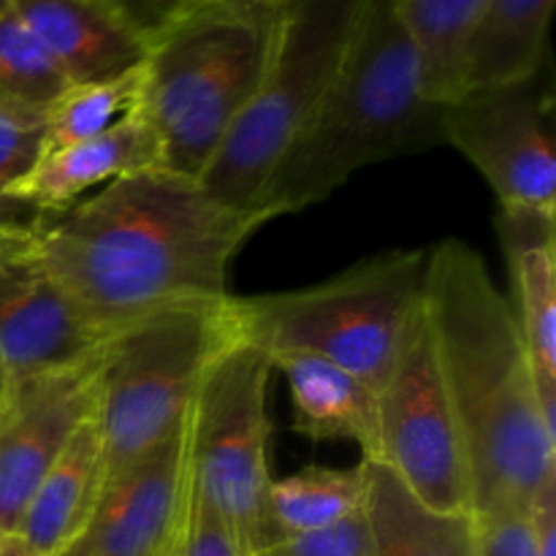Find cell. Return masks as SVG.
<instances>
[{"label":"cell","mask_w":556,"mask_h":556,"mask_svg":"<svg viewBox=\"0 0 556 556\" xmlns=\"http://www.w3.org/2000/svg\"><path fill=\"white\" fill-rule=\"evenodd\" d=\"M554 0H486L465 43L462 92L530 79L548 63Z\"/></svg>","instance_id":"obj_19"},{"label":"cell","mask_w":556,"mask_h":556,"mask_svg":"<svg viewBox=\"0 0 556 556\" xmlns=\"http://www.w3.org/2000/svg\"><path fill=\"white\" fill-rule=\"evenodd\" d=\"M150 168H163L161 144L136 106L101 136L41 152L11 188V201L38 215H60L96 188Z\"/></svg>","instance_id":"obj_14"},{"label":"cell","mask_w":556,"mask_h":556,"mask_svg":"<svg viewBox=\"0 0 556 556\" xmlns=\"http://www.w3.org/2000/svg\"><path fill=\"white\" fill-rule=\"evenodd\" d=\"M68 85L106 81L144 65V38L103 0H14Z\"/></svg>","instance_id":"obj_16"},{"label":"cell","mask_w":556,"mask_h":556,"mask_svg":"<svg viewBox=\"0 0 556 556\" xmlns=\"http://www.w3.org/2000/svg\"><path fill=\"white\" fill-rule=\"evenodd\" d=\"M362 0H277L264 76L201 174L223 204L258 215L271 168L304 128L342 63ZM264 217V215H261Z\"/></svg>","instance_id":"obj_7"},{"label":"cell","mask_w":556,"mask_h":556,"mask_svg":"<svg viewBox=\"0 0 556 556\" xmlns=\"http://www.w3.org/2000/svg\"><path fill=\"white\" fill-rule=\"evenodd\" d=\"M174 556H244L226 525L190 494L188 516Z\"/></svg>","instance_id":"obj_28"},{"label":"cell","mask_w":556,"mask_h":556,"mask_svg":"<svg viewBox=\"0 0 556 556\" xmlns=\"http://www.w3.org/2000/svg\"><path fill=\"white\" fill-rule=\"evenodd\" d=\"M237 337L228 296L157 309L103 340L92 410L103 445V481L185 427L206 367Z\"/></svg>","instance_id":"obj_6"},{"label":"cell","mask_w":556,"mask_h":556,"mask_svg":"<svg viewBox=\"0 0 556 556\" xmlns=\"http://www.w3.org/2000/svg\"><path fill=\"white\" fill-rule=\"evenodd\" d=\"M530 510L508 508L472 514L478 556H538Z\"/></svg>","instance_id":"obj_27"},{"label":"cell","mask_w":556,"mask_h":556,"mask_svg":"<svg viewBox=\"0 0 556 556\" xmlns=\"http://www.w3.org/2000/svg\"><path fill=\"white\" fill-rule=\"evenodd\" d=\"M367 500L364 462L345 470L307 465L271 481L264 505L261 548L288 538L313 535L358 514Z\"/></svg>","instance_id":"obj_21"},{"label":"cell","mask_w":556,"mask_h":556,"mask_svg":"<svg viewBox=\"0 0 556 556\" xmlns=\"http://www.w3.org/2000/svg\"><path fill=\"white\" fill-rule=\"evenodd\" d=\"M275 16L277 0H206L150 43L139 109L163 168L201 179L258 90Z\"/></svg>","instance_id":"obj_4"},{"label":"cell","mask_w":556,"mask_h":556,"mask_svg":"<svg viewBox=\"0 0 556 556\" xmlns=\"http://www.w3.org/2000/svg\"><path fill=\"white\" fill-rule=\"evenodd\" d=\"M98 358V353H96ZM96 358L5 378L0 394V532L22 514L58 456L96 410Z\"/></svg>","instance_id":"obj_12"},{"label":"cell","mask_w":556,"mask_h":556,"mask_svg":"<svg viewBox=\"0 0 556 556\" xmlns=\"http://www.w3.org/2000/svg\"><path fill=\"white\" fill-rule=\"evenodd\" d=\"M68 87V79L25 25L14 0H0V103L49 109Z\"/></svg>","instance_id":"obj_24"},{"label":"cell","mask_w":556,"mask_h":556,"mask_svg":"<svg viewBox=\"0 0 556 556\" xmlns=\"http://www.w3.org/2000/svg\"><path fill=\"white\" fill-rule=\"evenodd\" d=\"M114 14L123 16L150 47L155 38L172 30L179 20L199 9L206 0H103Z\"/></svg>","instance_id":"obj_29"},{"label":"cell","mask_w":556,"mask_h":556,"mask_svg":"<svg viewBox=\"0 0 556 556\" xmlns=\"http://www.w3.org/2000/svg\"><path fill=\"white\" fill-rule=\"evenodd\" d=\"M253 556H375L364 508L329 530L269 543Z\"/></svg>","instance_id":"obj_26"},{"label":"cell","mask_w":556,"mask_h":556,"mask_svg":"<svg viewBox=\"0 0 556 556\" xmlns=\"http://www.w3.org/2000/svg\"><path fill=\"white\" fill-rule=\"evenodd\" d=\"M264 223L201 179L150 168L38 217L36 248L81 313L112 334L157 309L226 302L233 258Z\"/></svg>","instance_id":"obj_1"},{"label":"cell","mask_w":556,"mask_h":556,"mask_svg":"<svg viewBox=\"0 0 556 556\" xmlns=\"http://www.w3.org/2000/svg\"><path fill=\"white\" fill-rule=\"evenodd\" d=\"M445 144L481 172L500 210L556 215L552 60L530 79L465 90L445 103Z\"/></svg>","instance_id":"obj_10"},{"label":"cell","mask_w":556,"mask_h":556,"mask_svg":"<svg viewBox=\"0 0 556 556\" xmlns=\"http://www.w3.org/2000/svg\"><path fill=\"white\" fill-rule=\"evenodd\" d=\"M445 144V103L424 87L396 0H362L342 63L313 117L271 168L258 215L275 220L329 199L362 168Z\"/></svg>","instance_id":"obj_3"},{"label":"cell","mask_w":556,"mask_h":556,"mask_svg":"<svg viewBox=\"0 0 556 556\" xmlns=\"http://www.w3.org/2000/svg\"><path fill=\"white\" fill-rule=\"evenodd\" d=\"M269 358L291 391L299 434L318 443L348 440L362 448V459H372L378 451V394L362 378L309 353H275Z\"/></svg>","instance_id":"obj_17"},{"label":"cell","mask_w":556,"mask_h":556,"mask_svg":"<svg viewBox=\"0 0 556 556\" xmlns=\"http://www.w3.org/2000/svg\"><path fill=\"white\" fill-rule=\"evenodd\" d=\"M364 514L375 556H478L472 514L427 508L383 465L364 462Z\"/></svg>","instance_id":"obj_20"},{"label":"cell","mask_w":556,"mask_h":556,"mask_svg":"<svg viewBox=\"0 0 556 556\" xmlns=\"http://www.w3.org/2000/svg\"><path fill=\"white\" fill-rule=\"evenodd\" d=\"M36 223L0 228V367L5 378L90 362L109 337L47 269L36 248Z\"/></svg>","instance_id":"obj_11"},{"label":"cell","mask_w":556,"mask_h":556,"mask_svg":"<svg viewBox=\"0 0 556 556\" xmlns=\"http://www.w3.org/2000/svg\"><path fill=\"white\" fill-rule=\"evenodd\" d=\"M486 0H396L402 22L418 49L427 96L451 103L462 96L465 43Z\"/></svg>","instance_id":"obj_22"},{"label":"cell","mask_w":556,"mask_h":556,"mask_svg":"<svg viewBox=\"0 0 556 556\" xmlns=\"http://www.w3.org/2000/svg\"><path fill=\"white\" fill-rule=\"evenodd\" d=\"M271 372L269 353L237 337L212 358L185 418L190 494L231 530L244 556L261 548L266 492L275 481L266 410Z\"/></svg>","instance_id":"obj_8"},{"label":"cell","mask_w":556,"mask_h":556,"mask_svg":"<svg viewBox=\"0 0 556 556\" xmlns=\"http://www.w3.org/2000/svg\"><path fill=\"white\" fill-rule=\"evenodd\" d=\"M43 128H47V109L0 103V228L33 226L41 217L38 212L11 201V188L41 155Z\"/></svg>","instance_id":"obj_25"},{"label":"cell","mask_w":556,"mask_h":556,"mask_svg":"<svg viewBox=\"0 0 556 556\" xmlns=\"http://www.w3.org/2000/svg\"><path fill=\"white\" fill-rule=\"evenodd\" d=\"M141 68L106 81L71 85L47 109L41 152L101 136L139 106Z\"/></svg>","instance_id":"obj_23"},{"label":"cell","mask_w":556,"mask_h":556,"mask_svg":"<svg viewBox=\"0 0 556 556\" xmlns=\"http://www.w3.org/2000/svg\"><path fill=\"white\" fill-rule=\"evenodd\" d=\"M424 271L427 250H386L315 286L231 296L233 324L269 356L326 358L378 394L421 307Z\"/></svg>","instance_id":"obj_5"},{"label":"cell","mask_w":556,"mask_h":556,"mask_svg":"<svg viewBox=\"0 0 556 556\" xmlns=\"http://www.w3.org/2000/svg\"><path fill=\"white\" fill-rule=\"evenodd\" d=\"M103 486V445L92 418H87L52 470L38 483L22 514L16 535L38 556H60L90 519Z\"/></svg>","instance_id":"obj_18"},{"label":"cell","mask_w":556,"mask_h":556,"mask_svg":"<svg viewBox=\"0 0 556 556\" xmlns=\"http://www.w3.org/2000/svg\"><path fill=\"white\" fill-rule=\"evenodd\" d=\"M516 291V320L530 353L543 413L556 421V215L500 210L494 220Z\"/></svg>","instance_id":"obj_15"},{"label":"cell","mask_w":556,"mask_h":556,"mask_svg":"<svg viewBox=\"0 0 556 556\" xmlns=\"http://www.w3.org/2000/svg\"><path fill=\"white\" fill-rule=\"evenodd\" d=\"M369 462L394 472L427 508L472 514L465 434L440 369L424 299L378 391V451Z\"/></svg>","instance_id":"obj_9"},{"label":"cell","mask_w":556,"mask_h":556,"mask_svg":"<svg viewBox=\"0 0 556 556\" xmlns=\"http://www.w3.org/2000/svg\"><path fill=\"white\" fill-rule=\"evenodd\" d=\"M188 503L182 427L103 481L90 519L60 556H174Z\"/></svg>","instance_id":"obj_13"},{"label":"cell","mask_w":556,"mask_h":556,"mask_svg":"<svg viewBox=\"0 0 556 556\" xmlns=\"http://www.w3.org/2000/svg\"><path fill=\"white\" fill-rule=\"evenodd\" d=\"M424 313L465 434L472 514L530 510L556 476V421L543 413L514 304L476 248L445 237L427 248Z\"/></svg>","instance_id":"obj_2"},{"label":"cell","mask_w":556,"mask_h":556,"mask_svg":"<svg viewBox=\"0 0 556 556\" xmlns=\"http://www.w3.org/2000/svg\"><path fill=\"white\" fill-rule=\"evenodd\" d=\"M3 386H5V372L3 367H0V394H3Z\"/></svg>","instance_id":"obj_31"},{"label":"cell","mask_w":556,"mask_h":556,"mask_svg":"<svg viewBox=\"0 0 556 556\" xmlns=\"http://www.w3.org/2000/svg\"><path fill=\"white\" fill-rule=\"evenodd\" d=\"M0 556H38V554L33 552L20 535H14V532H11V535H3V532H0Z\"/></svg>","instance_id":"obj_30"}]
</instances>
